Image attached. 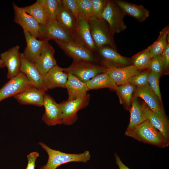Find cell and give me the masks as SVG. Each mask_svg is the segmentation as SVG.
Returning a JSON list of instances; mask_svg holds the SVG:
<instances>
[{
    "instance_id": "obj_32",
    "label": "cell",
    "mask_w": 169,
    "mask_h": 169,
    "mask_svg": "<svg viewBox=\"0 0 169 169\" xmlns=\"http://www.w3.org/2000/svg\"><path fill=\"white\" fill-rule=\"evenodd\" d=\"M151 45L134 57L133 65L139 70L147 68L151 58L150 54Z\"/></svg>"
},
{
    "instance_id": "obj_38",
    "label": "cell",
    "mask_w": 169,
    "mask_h": 169,
    "mask_svg": "<svg viewBox=\"0 0 169 169\" xmlns=\"http://www.w3.org/2000/svg\"><path fill=\"white\" fill-rule=\"evenodd\" d=\"M61 4L70 11L78 19L79 9L78 0H61Z\"/></svg>"
},
{
    "instance_id": "obj_21",
    "label": "cell",
    "mask_w": 169,
    "mask_h": 169,
    "mask_svg": "<svg viewBox=\"0 0 169 169\" xmlns=\"http://www.w3.org/2000/svg\"><path fill=\"white\" fill-rule=\"evenodd\" d=\"M26 46L23 53L25 57L33 64L41 53L45 40L38 39L29 32L23 31Z\"/></svg>"
},
{
    "instance_id": "obj_14",
    "label": "cell",
    "mask_w": 169,
    "mask_h": 169,
    "mask_svg": "<svg viewBox=\"0 0 169 169\" xmlns=\"http://www.w3.org/2000/svg\"><path fill=\"white\" fill-rule=\"evenodd\" d=\"M54 48L48 41L45 40L39 56L34 64L42 76L57 65L54 57Z\"/></svg>"
},
{
    "instance_id": "obj_4",
    "label": "cell",
    "mask_w": 169,
    "mask_h": 169,
    "mask_svg": "<svg viewBox=\"0 0 169 169\" xmlns=\"http://www.w3.org/2000/svg\"><path fill=\"white\" fill-rule=\"evenodd\" d=\"M105 69L103 66L90 62L74 60L69 67L63 68L66 73L71 74L85 83L97 75L105 72Z\"/></svg>"
},
{
    "instance_id": "obj_31",
    "label": "cell",
    "mask_w": 169,
    "mask_h": 169,
    "mask_svg": "<svg viewBox=\"0 0 169 169\" xmlns=\"http://www.w3.org/2000/svg\"><path fill=\"white\" fill-rule=\"evenodd\" d=\"M41 1L46 13L47 24L56 20L60 0H41Z\"/></svg>"
},
{
    "instance_id": "obj_36",
    "label": "cell",
    "mask_w": 169,
    "mask_h": 169,
    "mask_svg": "<svg viewBox=\"0 0 169 169\" xmlns=\"http://www.w3.org/2000/svg\"><path fill=\"white\" fill-rule=\"evenodd\" d=\"M149 71V70H146L140 72L131 78L127 83H129L136 87L143 86L148 84Z\"/></svg>"
},
{
    "instance_id": "obj_6",
    "label": "cell",
    "mask_w": 169,
    "mask_h": 169,
    "mask_svg": "<svg viewBox=\"0 0 169 169\" xmlns=\"http://www.w3.org/2000/svg\"><path fill=\"white\" fill-rule=\"evenodd\" d=\"M90 95L73 100H68L59 103L61 111V124L66 125L73 124L77 120V112L84 108L89 104Z\"/></svg>"
},
{
    "instance_id": "obj_42",
    "label": "cell",
    "mask_w": 169,
    "mask_h": 169,
    "mask_svg": "<svg viewBox=\"0 0 169 169\" xmlns=\"http://www.w3.org/2000/svg\"><path fill=\"white\" fill-rule=\"evenodd\" d=\"M5 67V66L4 62L1 59H0V68H3Z\"/></svg>"
},
{
    "instance_id": "obj_26",
    "label": "cell",
    "mask_w": 169,
    "mask_h": 169,
    "mask_svg": "<svg viewBox=\"0 0 169 169\" xmlns=\"http://www.w3.org/2000/svg\"><path fill=\"white\" fill-rule=\"evenodd\" d=\"M130 118L126 131L131 130L147 120L142 105L137 97L134 96L131 101L130 110Z\"/></svg>"
},
{
    "instance_id": "obj_15",
    "label": "cell",
    "mask_w": 169,
    "mask_h": 169,
    "mask_svg": "<svg viewBox=\"0 0 169 169\" xmlns=\"http://www.w3.org/2000/svg\"><path fill=\"white\" fill-rule=\"evenodd\" d=\"M78 21L77 26L72 33L74 39L94 53L97 48L91 34L88 21L81 19Z\"/></svg>"
},
{
    "instance_id": "obj_19",
    "label": "cell",
    "mask_w": 169,
    "mask_h": 169,
    "mask_svg": "<svg viewBox=\"0 0 169 169\" xmlns=\"http://www.w3.org/2000/svg\"><path fill=\"white\" fill-rule=\"evenodd\" d=\"M105 71L117 86L127 83L130 79L140 72L134 65L106 68Z\"/></svg>"
},
{
    "instance_id": "obj_25",
    "label": "cell",
    "mask_w": 169,
    "mask_h": 169,
    "mask_svg": "<svg viewBox=\"0 0 169 169\" xmlns=\"http://www.w3.org/2000/svg\"><path fill=\"white\" fill-rule=\"evenodd\" d=\"M56 20L66 30L72 33L75 30L78 25V19L70 11L61 4V0Z\"/></svg>"
},
{
    "instance_id": "obj_5",
    "label": "cell",
    "mask_w": 169,
    "mask_h": 169,
    "mask_svg": "<svg viewBox=\"0 0 169 169\" xmlns=\"http://www.w3.org/2000/svg\"><path fill=\"white\" fill-rule=\"evenodd\" d=\"M54 42L65 54L74 61H84L93 63H98L95 54L74 39L69 41L55 40Z\"/></svg>"
},
{
    "instance_id": "obj_11",
    "label": "cell",
    "mask_w": 169,
    "mask_h": 169,
    "mask_svg": "<svg viewBox=\"0 0 169 169\" xmlns=\"http://www.w3.org/2000/svg\"><path fill=\"white\" fill-rule=\"evenodd\" d=\"M145 114L152 125L169 142V121L164 108L156 112L152 111L146 104L142 105Z\"/></svg>"
},
{
    "instance_id": "obj_3",
    "label": "cell",
    "mask_w": 169,
    "mask_h": 169,
    "mask_svg": "<svg viewBox=\"0 0 169 169\" xmlns=\"http://www.w3.org/2000/svg\"><path fill=\"white\" fill-rule=\"evenodd\" d=\"M88 22L91 34L97 49L107 46L116 50L114 34L105 20L94 17Z\"/></svg>"
},
{
    "instance_id": "obj_40",
    "label": "cell",
    "mask_w": 169,
    "mask_h": 169,
    "mask_svg": "<svg viewBox=\"0 0 169 169\" xmlns=\"http://www.w3.org/2000/svg\"><path fill=\"white\" fill-rule=\"evenodd\" d=\"M161 55L164 63V72L167 71L169 67V44L167 45Z\"/></svg>"
},
{
    "instance_id": "obj_33",
    "label": "cell",
    "mask_w": 169,
    "mask_h": 169,
    "mask_svg": "<svg viewBox=\"0 0 169 169\" xmlns=\"http://www.w3.org/2000/svg\"><path fill=\"white\" fill-rule=\"evenodd\" d=\"M79 14L78 19L88 21L91 20L93 16L91 0H78Z\"/></svg>"
},
{
    "instance_id": "obj_41",
    "label": "cell",
    "mask_w": 169,
    "mask_h": 169,
    "mask_svg": "<svg viewBox=\"0 0 169 169\" xmlns=\"http://www.w3.org/2000/svg\"><path fill=\"white\" fill-rule=\"evenodd\" d=\"M114 155L116 164L118 166L119 169H130L123 163L116 153H114Z\"/></svg>"
},
{
    "instance_id": "obj_24",
    "label": "cell",
    "mask_w": 169,
    "mask_h": 169,
    "mask_svg": "<svg viewBox=\"0 0 169 169\" xmlns=\"http://www.w3.org/2000/svg\"><path fill=\"white\" fill-rule=\"evenodd\" d=\"M68 74L65 88L67 90L68 100H73L85 97L89 90L86 83L82 81L74 76Z\"/></svg>"
},
{
    "instance_id": "obj_7",
    "label": "cell",
    "mask_w": 169,
    "mask_h": 169,
    "mask_svg": "<svg viewBox=\"0 0 169 169\" xmlns=\"http://www.w3.org/2000/svg\"><path fill=\"white\" fill-rule=\"evenodd\" d=\"M125 15L113 0H108L101 18L108 23L114 34L120 33L126 29L127 26L124 21Z\"/></svg>"
},
{
    "instance_id": "obj_12",
    "label": "cell",
    "mask_w": 169,
    "mask_h": 169,
    "mask_svg": "<svg viewBox=\"0 0 169 169\" xmlns=\"http://www.w3.org/2000/svg\"><path fill=\"white\" fill-rule=\"evenodd\" d=\"M73 34L68 32L56 20L46 25H42V30L39 39L49 41L51 39L62 41L74 40Z\"/></svg>"
},
{
    "instance_id": "obj_23",
    "label": "cell",
    "mask_w": 169,
    "mask_h": 169,
    "mask_svg": "<svg viewBox=\"0 0 169 169\" xmlns=\"http://www.w3.org/2000/svg\"><path fill=\"white\" fill-rule=\"evenodd\" d=\"M134 93V96L143 99L152 111H158L163 108L162 104L148 84L136 87Z\"/></svg>"
},
{
    "instance_id": "obj_20",
    "label": "cell",
    "mask_w": 169,
    "mask_h": 169,
    "mask_svg": "<svg viewBox=\"0 0 169 169\" xmlns=\"http://www.w3.org/2000/svg\"><path fill=\"white\" fill-rule=\"evenodd\" d=\"M45 91L33 86L14 96L20 104L42 107L43 106Z\"/></svg>"
},
{
    "instance_id": "obj_35",
    "label": "cell",
    "mask_w": 169,
    "mask_h": 169,
    "mask_svg": "<svg viewBox=\"0 0 169 169\" xmlns=\"http://www.w3.org/2000/svg\"><path fill=\"white\" fill-rule=\"evenodd\" d=\"M160 76V75L150 71L148 84L157 95L161 103L162 104L159 85Z\"/></svg>"
},
{
    "instance_id": "obj_39",
    "label": "cell",
    "mask_w": 169,
    "mask_h": 169,
    "mask_svg": "<svg viewBox=\"0 0 169 169\" xmlns=\"http://www.w3.org/2000/svg\"><path fill=\"white\" fill-rule=\"evenodd\" d=\"M39 156V153L36 151L32 152L28 155V163L26 169H34L35 161Z\"/></svg>"
},
{
    "instance_id": "obj_8",
    "label": "cell",
    "mask_w": 169,
    "mask_h": 169,
    "mask_svg": "<svg viewBox=\"0 0 169 169\" xmlns=\"http://www.w3.org/2000/svg\"><path fill=\"white\" fill-rule=\"evenodd\" d=\"M94 54L98 60L100 59L103 67L106 68L131 65V60L130 59L121 55L116 50L109 46L98 48Z\"/></svg>"
},
{
    "instance_id": "obj_28",
    "label": "cell",
    "mask_w": 169,
    "mask_h": 169,
    "mask_svg": "<svg viewBox=\"0 0 169 169\" xmlns=\"http://www.w3.org/2000/svg\"><path fill=\"white\" fill-rule=\"evenodd\" d=\"M136 87L133 85L126 83L117 86L115 90L119 97L120 103L127 110H130L132 96Z\"/></svg>"
},
{
    "instance_id": "obj_13",
    "label": "cell",
    "mask_w": 169,
    "mask_h": 169,
    "mask_svg": "<svg viewBox=\"0 0 169 169\" xmlns=\"http://www.w3.org/2000/svg\"><path fill=\"white\" fill-rule=\"evenodd\" d=\"M20 46L16 45L0 54V59L7 67V78L9 79L15 77L20 72Z\"/></svg>"
},
{
    "instance_id": "obj_2",
    "label": "cell",
    "mask_w": 169,
    "mask_h": 169,
    "mask_svg": "<svg viewBox=\"0 0 169 169\" xmlns=\"http://www.w3.org/2000/svg\"><path fill=\"white\" fill-rule=\"evenodd\" d=\"M39 144L48 156L47 163L40 169H56L63 164L72 162L86 163L91 158L90 153L87 150L79 154L68 153L52 149L42 142H39Z\"/></svg>"
},
{
    "instance_id": "obj_16",
    "label": "cell",
    "mask_w": 169,
    "mask_h": 169,
    "mask_svg": "<svg viewBox=\"0 0 169 169\" xmlns=\"http://www.w3.org/2000/svg\"><path fill=\"white\" fill-rule=\"evenodd\" d=\"M45 112L42 117L43 121L49 126L61 124V111L59 104L48 94H45L43 106Z\"/></svg>"
},
{
    "instance_id": "obj_22",
    "label": "cell",
    "mask_w": 169,
    "mask_h": 169,
    "mask_svg": "<svg viewBox=\"0 0 169 169\" xmlns=\"http://www.w3.org/2000/svg\"><path fill=\"white\" fill-rule=\"evenodd\" d=\"M113 1L126 15L133 17L139 22H143L149 16V11L142 5H136L123 0Z\"/></svg>"
},
{
    "instance_id": "obj_17",
    "label": "cell",
    "mask_w": 169,
    "mask_h": 169,
    "mask_svg": "<svg viewBox=\"0 0 169 169\" xmlns=\"http://www.w3.org/2000/svg\"><path fill=\"white\" fill-rule=\"evenodd\" d=\"M43 77L45 87L47 90L58 87L65 88L68 74L58 65L49 70Z\"/></svg>"
},
{
    "instance_id": "obj_10",
    "label": "cell",
    "mask_w": 169,
    "mask_h": 169,
    "mask_svg": "<svg viewBox=\"0 0 169 169\" xmlns=\"http://www.w3.org/2000/svg\"><path fill=\"white\" fill-rule=\"evenodd\" d=\"M34 86L23 73L20 72L9 80L0 89V102L14 96L28 88Z\"/></svg>"
},
{
    "instance_id": "obj_29",
    "label": "cell",
    "mask_w": 169,
    "mask_h": 169,
    "mask_svg": "<svg viewBox=\"0 0 169 169\" xmlns=\"http://www.w3.org/2000/svg\"><path fill=\"white\" fill-rule=\"evenodd\" d=\"M169 33V26L165 27L160 31L157 39L151 45L150 54L151 59L161 55L169 44L167 39Z\"/></svg>"
},
{
    "instance_id": "obj_1",
    "label": "cell",
    "mask_w": 169,
    "mask_h": 169,
    "mask_svg": "<svg viewBox=\"0 0 169 169\" xmlns=\"http://www.w3.org/2000/svg\"><path fill=\"white\" fill-rule=\"evenodd\" d=\"M125 135L144 143L160 148H165L169 145V142L148 120L131 130L126 131Z\"/></svg>"
},
{
    "instance_id": "obj_34",
    "label": "cell",
    "mask_w": 169,
    "mask_h": 169,
    "mask_svg": "<svg viewBox=\"0 0 169 169\" xmlns=\"http://www.w3.org/2000/svg\"><path fill=\"white\" fill-rule=\"evenodd\" d=\"M147 68L149 71L161 76L164 69L163 61L161 54L152 58Z\"/></svg>"
},
{
    "instance_id": "obj_9",
    "label": "cell",
    "mask_w": 169,
    "mask_h": 169,
    "mask_svg": "<svg viewBox=\"0 0 169 169\" xmlns=\"http://www.w3.org/2000/svg\"><path fill=\"white\" fill-rule=\"evenodd\" d=\"M14 11V22L20 26L23 31L29 32L36 38H40L42 25L39 24L32 16L27 13L22 7L13 3Z\"/></svg>"
},
{
    "instance_id": "obj_30",
    "label": "cell",
    "mask_w": 169,
    "mask_h": 169,
    "mask_svg": "<svg viewBox=\"0 0 169 169\" xmlns=\"http://www.w3.org/2000/svg\"><path fill=\"white\" fill-rule=\"evenodd\" d=\"M25 11L34 18L40 24L46 25L47 18L41 0H37L31 5L22 7Z\"/></svg>"
},
{
    "instance_id": "obj_37",
    "label": "cell",
    "mask_w": 169,
    "mask_h": 169,
    "mask_svg": "<svg viewBox=\"0 0 169 169\" xmlns=\"http://www.w3.org/2000/svg\"><path fill=\"white\" fill-rule=\"evenodd\" d=\"M94 17L101 18L106 6L108 0H91Z\"/></svg>"
},
{
    "instance_id": "obj_18",
    "label": "cell",
    "mask_w": 169,
    "mask_h": 169,
    "mask_svg": "<svg viewBox=\"0 0 169 169\" xmlns=\"http://www.w3.org/2000/svg\"><path fill=\"white\" fill-rule=\"evenodd\" d=\"M21 60L20 72L25 74L28 80L35 87L45 91L46 89L43 77L35 67L34 65L28 60L23 53H20Z\"/></svg>"
},
{
    "instance_id": "obj_27",
    "label": "cell",
    "mask_w": 169,
    "mask_h": 169,
    "mask_svg": "<svg viewBox=\"0 0 169 169\" xmlns=\"http://www.w3.org/2000/svg\"><path fill=\"white\" fill-rule=\"evenodd\" d=\"M86 83L89 90L104 88L115 90L117 86L105 71L97 75Z\"/></svg>"
}]
</instances>
